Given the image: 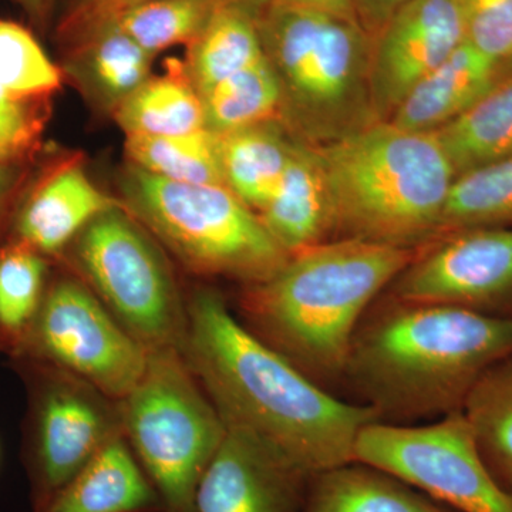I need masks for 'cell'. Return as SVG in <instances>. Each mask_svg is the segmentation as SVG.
<instances>
[{
	"instance_id": "cell-1",
	"label": "cell",
	"mask_w": 512,
	"mask_h": 512,
	"mask_svg": "<svg viewBox=\"0 0 512 512\" xmlns=\"http://www.w3.org/2000/svg\"><path fill=\"white\" fill-rule=\"evenodd\" d=\"M187 309L183 355L225 426L265 441L309 477L353 461L360 431L380 421L372 407L306 376L239 322L215 289H197Z\"/></svg>"
},
{
	"instance_id": "cell-2",
	"label": "cell",
	"mask_w": 512,
	"mask_h": 512,
	"mask_svg": "<svg viewBox=\"0 0 512 512\" xmlns=\"http://www.w3.org/2000/svg\"><path fill=\"white\" fill-rule=\"evenodd\" d=\"M512 352V318L384 293L353 338L343 379L380 421L463 412L495 362Z\"/></svg>"
},
{
	"instance_id": "cell-3",
	"label": "cell",
	"mask_w": 512,
	"mask_h": 512,
	"mask_svg": "<svg viewBox=\"0 0 512 512\" xmlns=\"http://www.w3.org/2000/svg\"><path fill=\"white\" fill-rule=\"evenodd\" d=\"M419 249L329 239L296 252L247 286L244 325L320 386L338 382L360 322Z\"/></svg>"
},
{
	"instance_id": "cell-4",
	"label": "cell",
	"mask_w": 512,
	"mask_h": 512,
	"mask_svg": "<svg viewBox=\"0 0 512 512\" xmlns=\"http://www.w3.org/2000/svg\"><path fill=\"white\" fill-rule=\"evenodd\" d=\"M315 151L328 191L329 239L419 249L437 238L456 174L433 133L379 121Z\"/></svg>"
},
{
	"instance_id": "cell-5",
	"label": "cell",
	"mask_w": 512,
	"mask_h": 512,
	"mask_svg": "<svg viewBox=\"0 0 512 512\" xmlns=\"http://www.w3.org/2000/svg\"><path fill=\"white\" fill-rule=\"evenodd\" d=\"M258 25L281 87L279 121L293 138L318 148L379 123L370 87L373 39L356 20L271 5Z\"/></svg>"
},
{
	"instance_id": "cell-6",
	"label": "cell",
	"mask_w": 512,
	"mask_h": 512,
	"mask_svg": "<svg viewBox=\"0 0 512 512\" xmlns=\"http://www.w3.org/2000/svg\"><path fill=\"white\" fill-rule=\"evenodd\" d=\"M119 188L123 207L195 274L255 285L291 256L227 185L174 183L126 163Z\"/></svg>"
},
{
	"instance_id": "cell-7",
	"label": "cell",
	"mask_w": 512,
	"mask_h": 512,
	"mask_svg": "<svg viewBox=\"0 0 512 512\" xmlns=\"http://www.w3.org/2000/svg\"><path fill=\"white\" fill-rule=\"evenodd\" d=\"M123 433L164 512H197L195 495L227 426L178 349L151 350L143 376L119 400Z\"/></svg>"
},
{
	"instance_id": "cell-8",
	"label": "cell",
	"mask_w": 512,
	"mask_h": 512,
	"mask_svg": "<svg viewBox=\"0 0 512 512\" xmlns=\"http://www.w3.org/2000/svg\"><path fill=\"white\" fill-rule=\"evenodd\" d=\"M62 256L147 352H183L187 303L163 247L121 202L90 221Z\"/></svg>"
},
{
	"instance_id": "cell-9",
	"label": "cell",
	"mask_w": 512,
	"mask_h": 512,
	"mask_svg": "<svg viewBox=\"0 0 512 512\" xmlns=\"http://www.w3.org/2000/svg\"><path fill=\"white\" fill-rule=\"evenodd\" d=\"M353 461L454 512H512V493L491 473L463 412L420 426L373 421L357 436Z\"/></svg>"
},
{
	"instance_id": "cell-10",
	"label": "cell",
	"mask_w": 512,
	"mask_h": 512,
	"mask_svg": "<svg viewBox=\"0 0 512 512\" xmlns=\"http://www.w3.org/2000/svg\"><path fill=\"white\" fill-rule=\"evenodd\" d=\"M9 356L57 367L119 402L143 376L148 352L82 279L62 275L49 279L32 325Z\"/></svg>"
},
{
	"instance_id": "cell-11",
	"label": "cell",
	"mask_w": 512,
	"mask_h": 512,
	"mask_svg": "<svg viewBox=\"0 0 512 512\" xmlns=\"http://www.w3.org/2000/svg\"><path fill=\"white\" fill-rule=\"evenodd\" d=\"M28 387L25 466L32 505L45 500L123 433L120 407L57 367L16 360Z\"/></svg>"
},
{
	"instance_id": "cell-12",
	"label": "cell",
	"mask_w": 512,
	"mask_h": 512,
	"mask_svg": "<svg viewBox=\"0 0 512 512\" xmlns=\"http://www.w3.org/2000/svg\"><path fill=\"white\" fill-rule=\"evenodd\" d=\"M386 293L400 301L512 318V227L468 229L434 239Z\"/></svg>"
},
{
	"instance_id": "cell-13",
	"label": "cell",
	"mask_w": 512,
	"mask_h": 512,
	"mask_svg": "<svg viewBox=\"0 0 512 512\" xmlns=\"http://www.w3.org/2000/svg\"><path fill=\"white\" fill-rule=\"evenodd\" d=\"M466 42L460 0H409L373 37L370 87L377 121Z\"/></svg>"
},
{
	"instance_id": "cell-14",
	"label": "cell",
	"mask_w": 512,
	"mask_h": 512,
	"mask_svg": "<svg viewBox=\"0 0 512 512\" xmlns=\"http://www.w3.org/2000/svg\"><path fill=\"white\" fill-rule=\"evenodd\" d=\"M311 477L265 441L227 427L205 470L197 512H299Z\"/></svg>"
},
{
	"instance_id": "cell-15",
	"label": "cell",
	"mask_w": 512,
	"mask_h": 512,
	"mask_svg": "<svg viewBox=\"0 0 512 512\" xmlns=\"http://www.w3.org/2000/svg\"><path fill=\"white\" fill-rule=\"evenodd\" d=\"M119 204L93 183L79 157L59 158L30 174L5 241L60 258L90 221Z\"/></svg>"
},
{
	"instance_id": "cell-16",
	"label": "cell",
	"mask_w": 512,
	"mask_h": 512,
	"mask_svg": "<svg viewBox=\"0 0 512 512\" xmlns=\"http://www.w3.org/2000/svg\"><path fill=\"white\" fill-rule=\"evenodd\" d=\"M59 33L64 79L101 113L113 116L153 76L154 56L124 32L116 13L62 25Z\"/></svg>"
},
{
	"instance_id": "cell-17",
	"label": "cell",
	"mask_w": 512,
	"mask_h": 512,
	"mask_svg": "<svg viewBox=\"0 0 512 512\" xmlns=\"http://www.w3.org/2000/svg\"><path fill=\"white\" fill-rule=\"evenodd\" d=\"M511 70L512 62H497L464 42L413 87L387 123L433 133L483 99Z\"/></svg>"
},
{
	"instance_id": "cell-18",
	"label": "cell",
	"mask_w": 512,
	"mask_h": 512,
	"mask_svg": "<svg viewBox=\"0 0 512 512\" xmlns=\"http://www.w3.org/2000/svg\"><path fill=\"white\" fill-rule=\"evenodd\" d=\"M30 512H164L124 434Z\"/></svg>"
},
{
	"instance_id": "cell-19",
	"label": "cell",
	"mask_w": 512,
	"mask_h": 512,
	"mask_svg": "<svg viewBox=\"0 0 512 512\" xmlns=\"http://www.w3.org/2000/svg\"><path fill=\"white\" fill-rule=\"evenodd\" d=\"M258 217L288 255L329 241L328 191L315 148L296 141L291 163Z\"/></svg>"
},
{
	"instance_id": "cell-20",
	"label": "cell",
	"mask_w": 512,
	"mask_h": 512,
	"mask_svg": "<svg viewBox=\"0 0 512 512\" xmlns=\"http://www.w3.org/2000/svg\"><path fill=\"white\" fill-rule=\"evenodd\" d=\"M303 512H454L400 478L350 461L311 477Z\"/></svg>"
},
{
	"instance_id": "cell-21",
	"label": "cell",
	"mask_w": 512,
	"mask_h": 512,
	"mask_svg": "<svg viewBox=\"0 0 512 512\" xmlns=\"http://www.w3.org/2000/svg\"><path fill=\"white\" fill-rule=\"evenodd\" d=\"M296 141L279 120L221 137L225 185L258 214L281 183Z\"/></svg>"
},
{
	"instance_id": "cell-22",
	"label": "cell",
	"mask_w": 512,
	"mask_h": 512,
	"mask_svg": "<svg viewBox=\"0 0 512 512\" xmlns=\"http://www.w3.org/2000/svg\"><path fill=\"white\" fill-rule=\"evenodd\" d=\"M456 178L512 157V70L483 99L433 131Z\"/></svg>"
},
{
	"instance_id": "cell-23",
	"label": "cell",
	"mask_w": 512,
	"mask_h": 512,
	"mask_svg": "<svg viewBox=\"0 0 512 512\" xmlns=\"http://www.w3.org/2000/svg\"><path fill=\"white\" fill-rule=\"evenodd\" d=\"M258 22L248 10L235 6H217L212 10L207 25L187 46L183 62L185 73L201 99L222 80L264 59Z\"/></svg>"
},
{
	"instance_id": "cell-24",
	"label": "cell",
	"mask_w": 512,
	"mask_h": 512,
	"mask_svg": "<svg viewBox=\"0 0 512 512\" xmlns=\"http://www.w3.org/2000/svg\"><path fill=\"white\" fill-rule=\"evenodd\" d=\"M126 137H168L205 128L204 104L183 62L147 80L113 114Z\"/></svg>"
},
{
	"instance_id": "cell-25",
	"label": "cell",
	"mask_w": 512,
	"mask_h": 512,
	"mask_svg": "<svg viewBox=\"0 0 512 512\" xmlns=\"http://www.w3.org/2000/svg\"><path fill=\"white\" fill-rule=\"evenodd\" d=\"M127 163L174 183L225 185L221 137L207 128L181 136L126 137Z\"/></svg>"
},
{
	"instance_id": "cell-26",
	"label": "cell",
	"mask_w": 512,
	"mask_h": 512,
	"mask_svg": "<svg viewBox=\"0 0 512 512\" xmlns=\"http://www.w3.org/2000/svg\"><path fill=\"white\" fill-rule=\"evenodd\" d=\"M481 456L494 477L512 488V352L481 376L463 407Z\"/></svg>"
},
{
	"instance_id": "cell-27",
	"label": "cell",
	"mask_w": 512,
	"mask_h": 512,
	"mask_svg": "<svg viewBox=\"0 0 512 512\" xmlns=\"http://www.w3.org/2000/svg\"><path fill=\"white\" fill-rule=\"evenodd\" d=\"M205 128L224 137L235 131L279 120L281 87L266 56L222 80L202 96Z\"/></svg>"
},
{
	"instance_id": "cell-28",
	"label": "cell",
	"mask_w": 512,
	"mask_h": 512,
	"mask_svg": "<svg viewBox=\"0 0 512 512\" xmlns=\"http://www.w3.org/2000/svg\"><path fill=\"white\" fill-rule=\"evenodd\" d=\"M510 227L512 157L458 175L448 191L437 238L468 229Z\"/></svg>"
},
{
	"instance_id": "cell-29",
	"label": "cell",
	"mask_w": 512,
	"mask_h": 512,
	"mask_svg": "<svg viewBox=\"0 0 512 512\" xmlns=\"http://www.w3.org/2000/svg\"><path fill=\"white\" fill-rule=\"evenodd\" d=\"M49 284V259L19 242L0 245V350L10 353L32 325Z\"/></svg>"
},
{
	"instance_id": "cell-30",
	"label": "cell",
	"mask_w": 512,
	"mask_h": 512,
	"mask_svg": "<svg viewBox=\"0 0 512 512\" xmlns=\"http://www.w3.org/2000/svg\"><path fill=\"white\" fill-rule=\"evenodd\" d=\"M210 0H146L116 13L121 28L156 57L178 45H190L210 19Z\"/></svg>"
},
{
	"instance_id": "cell-31",
	"label": "cell",
	"mask_w": 512,
	"mask_h": 512,
	"mask_svg": "<svg viewBox=\"0 0 512 512\" xmlns=\"http://www.w3.org/2000/svg\"><path fill=\"white\" fill-rule=\"evenodd\" d=\"M63 79L29 29L0 19V89L19 99H50Z\"/></svg>"
},
{
	"instance_id": "cell-32",
	"label": "cell",
	"mask_w": 512,
	"mask_h": 512,
	"mask_svg": "<svg viewBox=\"0 0 512 512\" xmlns=\"http://www.w3.org/2000/svg\"><path fill=\"white\" fill-rule=\"evenodd\" d=\"M50 99H19L0 89V161H35L50 114Z\"/></svg>"
},
{
	"instance_id": "cell-33",
	"label": "cell",
	"mask_w": 512,
	"mask_h": 512,
	"mask_svg": "<svg viewBox=\"0 0 512 512\" xmlns=\"http://www.w3.org/2000/svg\"><path fill=\"white\" fill-rule=\"evenodd\" d=\"M466 42L497 62H512V0H460Z\"/></svg>"
},
{
	"instance_id": "cell-34",
	"label": "cell",
	"mask_w": 512,
	"mask_h": 512,
	"mask_svg": "<svg viewBox=\"0 0 512 512\" xmlns=\"http://www.w3.org/2000/svg\"><path fill=\"white\" fill-rule=\"evenodd\" d=\"M33 164L35 161H0V245L8 235L13 211L32 174Z\"/></svg>"
},
{
	"instance_id": "cell-35",
	"label": "cell",
	"mask_w": 512,
	"mask_h": 512,
	"mask_svg": "<svg viewBox=\"0 0 512 512\" xmlns=\"http://www.w3.org/2000/svg\"><path fill=\"white\" fill-rule=\"evenodd\" d=\"M407 2L409 0H352V6L357 22L373 39Z\"/></svg>"
},
{
	"instance_id": "cell-36",
	"label": "cell",
	"mask_w": 512,
	"mask_h": 512,
	"mask_svg": "<svg viewBox=\"0 0 512 512\" xmlns=\"http://www.w3.org/2000/svg\"><path fill=\"white\" fill-rule=\"evenodd\" d=\"M141 2H146V0H69L64 9L60 26L94 18V16L120 13Z\"/></svg>"
},
{
	"instance_id": "cell-37",
	"label": "cell",
	"mask_w": 512,
	"mask_h": 512,
	"mask_svg": "<svg viewBox=\"0 0 512 512\" xmlns=\"http://www.w3.org/2000/svg\"><path fill=\"white\" fill-rule=\"evenodd\" d=\"M272 5L319 10V12L329 13V15L339 16L343 19L356 20L357 22L352 0H274Z\"/></svg>"
},
{
	"instance_id": "cell-38",
	"label": "cell",
	"mask_w": 512,
	"mask_h": 512,
	"mask_svg": "<svg viewBox=\"0 0 512 512\" xmlns=\"http://www.w3.org/2000/svg\"><path fill=\"white\" fill-rule=\"evenodd\" d=\"M25 12L39 30H46L55 15L57 0H9Z\"/></svg>"
},
{
	"instance_id": "cell-39",
	"label": "cell",
	"mask_w": 512,
	"mask_h": 512,
	"mask_svg": "<svg viewBox=\"0 0 512 512\" xmlns=\"http://www.w3.org/2000/svg\"><path fill=\"white\" fill-rule=\"evenodd\" d=\"M210 2L214 5V8H217V6H235V8L248 10L249 13L259 19L262 13L274 3V0H210Z\"/></svg>"
},
{
	"instance_id": "cell-40",
	"label": "cell",
	"mask_w": 512,
	"mask_h": 512,
	"mask_svg": "<svg viewBox=\"0 0 512 512\" xmlns=\"http://www.w3.org/2000/svg\"><path fill=\"white\" fill-rule=\"evenodd\" d=\"M511 493H512V488H511Z\"/></svg>"
}]
</instances>
